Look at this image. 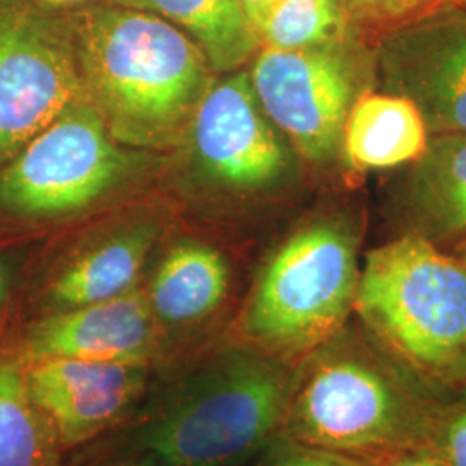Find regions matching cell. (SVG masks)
<instances>
[{
	"instance_id": "6da1fadb",
	"label": "cell",
	"mask_w": 466,
	"mask_h": 466,
	"mask_svg": "<svg viewBox=\"0 0 466 466\" xmlns=\"http://www.w3.org/2000/svg\"><path fill=\"white\" fill-rule=\"evenodd\" d=\"M296 368L225 335L161 368L134 417L85 460L248 465L280 433Z\"/></svg>"
},
{
	"instance_id": "7a4b0ae2",
	"label": "cell",
	"mask_w": 466,
	"mask_h": 466,
	"mask_svg": "<svg viewBox=\"0 0 466 466\" xmlns=\"http://www.w3.org/2000/svg\"><path fill=\"white\" fill-rule=\"evenodd\" d=\"M86 100L128 149L175 147L190 132L213 67L157 15L109 2L69 16Z\"/></svg>"
},
{
	"instance_id": "3957f363",
	"label": "cell",
	"mask_w": 466,
	"mask_h": 466,
	"mask_svg": "<svg viewBox=\"0 0 466 466\" xmlns=\"http://www.w3.org/2000/svg\"><path fill=\"white\" fill-rule=\"evenodd\" d=\"M448 398L350 321L296 368L280 435L380 465L431 442Z\"/></svg>"
},
{
	"instance_id": "277c9868",
	"label": "cell",
	"mask_w": 466,
	"mask_h": 466,
	"mask_svg": "<svg viewBox=\"0 0 466 466\" xmlns=\"http://www.w3.org/2000/svg\"><path fill=\"white\" fill-rule=\"evenodd\" d=\"M354 315L437 392L466 385V265L417 235L370 250Z\"/></svg>"
},
{
	"instance_id": "5b68a950",
	"label": "cell",
	"mask_w": 466,
	"mask_h": 466,
	"mask_svg": "<svg viewBox=\"0 0 466 466\" xmlns=\"http://www.w3.org/2000/svg\"><path fill=\"white\" fill-rule=\"evenodd\" d=\"M360 275L358 228L313 221L268 256L227 335L298 367L350 323Z\"/></svg>"
},
{
	"instance_id": "8992f818",
	"label": "cell",
	"mask_w": 466,
	"mask_h": 466,
	"mask_svg": "<svg viewBox=\"0 0 466 466\" xmlns=\"http://www.w3.org/2000/svg\"><path fill=\"white\" fill-rule=\"evenodd\" d=\"M375 71V50L360 35L318 49L263 47L249 78L275 128L308 161L327 163L340 152L350 107L368 92Z\"/></svg>"
},
{
	"instance_id": "52a82bcc",
	"label": "cell",
	"mask_w": 466,
	"mask_h": 466,
	"mask_svg": "<svg viewBox=\"0 0 466 466\" xmlns=\"http://www.w3.org/2000/svg\"><path fill=\"white\" fill-rule=\"evenodd\" d=\"M137 157L111 137L88 100L78 102L0 171V206L21 217L78 211L123 184Z\"/></svg>"
},
{
	"instance_id": "ba28073f",
	"label": "cell",
	"mask_w": 466,
	"mask_h": 466,
	"mask_svg": "<svg viewBox=\"0 0 466 466\" xmlns=\"http://www.w3.org/2000/svg\"><path fill=\"white\" fill-rule=\"evenodd\" d=\"M84 100L69 17L36 0H0V161Z\"/></svg>"
},
{
	"instance_id": "9c48e42d",
	"label": "cell",
	"mask_w": 466,
	"mask_h": 466,
	"mask_svg": "<svg viewBox=\"0 0 466 466\" xmlns=\"http://www.w3.org/2000/svg\"><path fill=\"white\" fill-rule=\"evenodd\" d=\"M21 365L28 396L66 460L99 444L134 417L161 370L86 360Z\"/></svg>"
},
{
	"instance_id": "30bf717a",
	"label": "cell",
	"mask_w": 466,
	"mask_h": 466,
	"mask_svg": "<svg viewBox=\"0 0 466 466\" xmlns=\"http://www.w3.org/2000/svg\"><path fill=\"white\" fill-rule=\"evenodd\" d=\"M382 92L411 100L431 135L466 134V9L448 5L380 34Z\"/></svg>"
},
{
	"instance_id": "8fae6325",
	"label": "cell",
	"mask_w": 466,
	"mask_h": 466,
	"mask_svg": "<svg viewBox=\"0 0 466 466\" xmlns=\"http://www.w3.org/2000/svg\"><path fill=\"white\" fill-rule=\"evenodd\" d=\"M188 134L200 167L228 188L259 190L289 169V152L256 97L249 73L213 82Z\"/></svg>"
},
{
	"instance_id": "7c38bea8",
	"label": "cell",
	"mask_w": 466,
	"mask_h": 466,
	"mask_svg": "<svg viewBox=\"0 0 466 466\" xmlns=\"http://www.w3.org/2000/svg\"><path fill=\"white\" fill-rule=\"evenodd\" d=\"M21 363L40 360L119 361L163 368V350L142 289L34 318L4 344Z\"/></svg>"
},
{
	"instance_id": "4fadbf2b",
	"label": "cell",
	"mask_w": 466,
	"mask_h": 466,
	"mask_svg": "<svg viewBox=\"0 0 466 466\" xmlns=\"http://www.w3.org/2000/svg\"><path fill=\"white\" fill-rule=\"evenodd\" d=\"M140 289L167 368L198 352L194 337L225 309L232 294V267L215 246L180 240L161 254Z\"/></svg>"
},
{
	"instance_id": "5bb4252c",
	"label": "cell",
	"mask_w": 466,
	"mask_h": 466,
	"mask_svg": "<svg viewBox=\"0 0 466 466\" xmlns=\"http://www.w3.org/2000/svg\"><path fill=\"white\" fill-rule=\"evenodd\" d=\"M157 232L156 225L140 223L67 256L42 287L40 315L116 299L138 289Z\"/></svg>"
},
{
	"instance_id": "9a60e30c",
	"label": "cell",
	"mask_w": 466,
	"mask_h": 466,
	"mask_svg": "<svg viewBox=\"0 0 466 466\" xmlns=\"http://www.w3.org/2000/svg\"><path fill=\"white\" fill-rule=\"evenodd\" d=\"M406 230L435 246L466 237V134H433L402 184Z\"/></svg>"
},
{
	"instance_id": "2e32d148",
	"label": "cell",
	"mask_w": 466,
	"mask_h": 466,
	"mask_svg": "<svg viewBox=\"0 0 466 466\" xmlns=\"http://www.w3.org/2000/svg\"><path fill=\"white\" fill-rule=\"evenodd\" d=\"M431 132L411 100L389 92H365L344 123L340 154L356 171L387 169L417 161Z\"/></svg>"
},
{
	"instance_id": "e0dca14e",
	"label": "cell",
	"mask_w": 466,
	"mask_h": 466,
	"mask_svg": "<svg viewBox=\"0 0 466 466\" xmlns=\"http://www.w3.org/2000/svg\"><path fill=\"white\" fill-rule=\"evenodd\" d=\"M167 19L192 36L213 71L232 73L256 54L259 38L238 0H111Z\"/></svg>"
},
{
	"instance_id": "ac0fdd59",
	"label": "cell",
	"mask_w": 466,
	"mask_h": 466,
	"mask_svg": "<svg viewBox=\"0 0 466 466\" xmlns=\"http://www.w3.org/2000/svg\"><path fill=\"white\" fill-rule=\"evenodd\" d=\"M0 466H67L28 396L23 365L0 346Z\"/></svg>"
},
{
	"instance_id": "d6986e66",
	"label": "cell",
	"mask_w": 466,
	"mask_h": 466,
	"mask_svg": "<svg viewBox=\"0 0 466 466\" xmlns=\"http://www.w3.org/2000/svg\"><path fill=\"white\" fill-rule=\"evenodd\" d=\"M342 0H280L258 30L261 47L308 50L363 35Z\"/></svg>"
},
{
	"instance_id": "ffe728a7",
	"label": "cell",
	"mask_w": 466,
	"mask_h": 466,
	"mask_svg": "<svg viewBox=\"0 0 466 466\" xmlns=\"http://www.w3.org/2000/svg\"><path fill=\"white\" fill-rule=\"evenodd\" d=\"M244 466H377L277 435Z\"/></svg>"
},
{
	"instance_id": "44dd1931",
	"label": "cell",
	"mask_w": 466,
	"mask_h": 466,
	"mask_svg": "<svg viewBox=\"0 0 466 466\" xmlns=\"http://www.w3.org/2000/svg\"><path fill=\"white\" fill-rule=\"evenodd\" d=\"M431 444L448 466H466V385L444 402Z\"/></svg>"
},
{
	"instance_id": "7402d4cb",
	"label": "cell",
	"mask_w": 466,
	"mask_h": 466,
	"mask_svg": "<svg viewBox=\"0 0 466 466\" xmlns=\"http://www.w3.org/2000/svg\"><path fill=\"white\" fill-rule=\"evenodd\" d=\"M365 32H379L396 26L406 17V0H342Z\"/></svg>"
},
{
	"instance_id": "603a6c76",
	"label": "cell",
	"mask_w": 466,
	"mask_h": 466,
	"mask_svg": "<svg viewBox=\"0 0 466 466\" xmlns=\"http://www.w3.org/2000/svg\"><path fill=\"white\" fill-rule=\"evenodd\" d=\"M377 466H448L431 442L400 451Z\"/></svg>"
},
{
	"instance_id": "cb8c5ba5",
	"label": "cell",
	"mask_w": 466,
	"mask_h": 466,
	"mask_svg": "<svg viewBox=\"0 0 466 466\" xmlns=\"http://www.w3.org/2000/svg\"><path fill=\"white\" fill-rule=\"evenodd\" d=\"M242 5V11L248 17L252 30L258 35L259 26L265 23L268 15L273 11V7L280 2V0H238Z\"/></svg>"
},
{
	"instance_id": "d4e9b609",
	"label": "cell",
	"mask_w": 466,
	"mask_h": 466,
	"mask_svg": "<svg viewBox=\"0 0 466 466\" xmlns=\"http://www.w3.org/2000/svg\"><path fill=\"white\" fill-rule=\"evenodd\" d=\"M448 5H456V0H408L404 21L431 15L433 11H439V9L448 7Z\"/></svg>"
},
{
	"instance_id": "484cf974",
	"label": "cell",
	"mask_w": 466,
	"mask_h": 466,
	"mask_svg": "<svg viewBox=\"0 0 466 466\" xmlns=\"http://www.w3.org/2000/svg\"><path fill=\"white\" fill-rule=\"evenodd\" d=\"M84 466H171L149 460H137V458H104V460H90L85 461Z\"/></svg>"
},
{
	"instance_id": "4316f807",
	"label": "cell",
	"mask_w": 466,
	"mask_h": 466,
	"mask_svg": "<svg viewBox=\"0 0 466 466\" xmlns=\"http://www.w3.org/2000/svg\"><path fill=\"white\" fill-rule=\"evenodd\" d=\"M13 287V265L7 261V258L0 256V311L9 298Z\"/></svg>"
},
{
	"instance_id": "83f0119b",
	"label": "cell",
	"mask_w": 466,
	"mask_h": 466,
	"mask_svg": "<svg viewBox=\"0 0 466 466\" xmlns=\"http://www.w3.org/2000/svg\"><path fill=\"white\" fill-rule=\"evenodd\" d=\"M38 4H42L44 7H49V9H63V7H71V5H76L80 2L85 0H36Z\"/></svg>"
},
{
	"instance_id": "f1b7e54d",
	"label": "cell",
	"mask_w": 466,
	"mask_h": 466,
	"mask_svg": "<svg viewBox=\"0 0 466 466\" xmlns=\"http://www.w3.org/2000/svg\"><path fill=\"white\" fill-rule=\"evenodd\" d=\"M454 254L463 261L466 265V237L463 240H460L458 244H456V249H454Z\"/></svg>"
},
{
	"instance_id": "f546056e",
	"label": "cell",
	"mask_w": 466,
	"mask_h": 466,
	"mask_svg": "<svg viewBox=\"0 0 466 466\" xmlns=\"http://www.w3.org/2000/svg\"><path fill=\"white\" fill-rule=\"evenodd\" d=\"M456 5H461V7L466 9V0H456Z\"/></svg>"
},
{
	"instance_id": "4dcf8cb0",
	"label": "cell",
	"mask_w": 466,
	"mask_h": 466,
	"mask_svg": "<svg viewBox=\"0 0 466 466\" xmlns=\"http://www.w3.org/2000/svg\"><path fill=\"white\" fill-rule=\"evenodd\" d=\"M406 4H408V0H406Z\"/></svg>"
}]
</instances>
